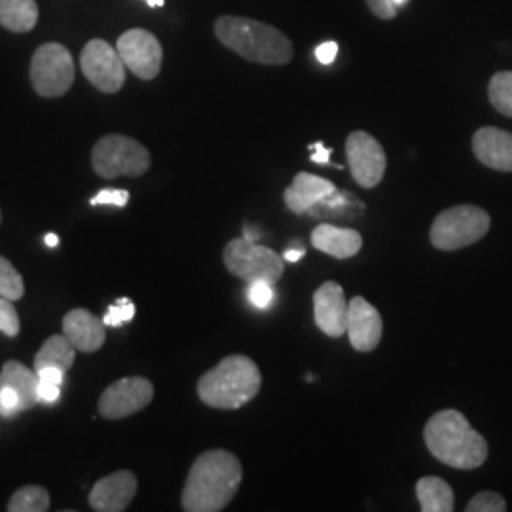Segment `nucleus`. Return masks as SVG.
<instances>
[{
	"label": "nucleus",
	"instance_id": "nucleus-13",
	"mask_svg": "<svg viewBox=\"0 0 512 512\" xmlns=\"http://www.w3.org/2000/svg\"><path fill=\"white\" fill-rule=\"evenodd\" d=\"M313 313L315 325L330 338H340L348 332L349 304L336 281H327L315 291Z\"/></svg>",
	"mask_w": 512,
	"mask_h": 512
},
{
	"label": "nucleus",
	"instance_id": "nucleus-16",
	"mask_svg": "<svg viewBox=\"0 0 512 512\" xmlns=\"http://www.w3.org/2000/svg\"><path fill=\"white\" fill-rule=\"evenodd\" d=\"M476 160L494 171L512 173V133L505 129L480 128L473 135Z\"/></svg>",
	"mask_w": 512,
	"mask_h": 512
},
{
	"label": "nucleus",
	"instance_id": "nucleus-23",
	"mask_svg": "<svg viewBox=\"0 0 512 512\" xmlns=\"http://www.w3.org/2000/svg\"><path fill=\"white\" fill-rule=\"evenodd\" d=\"M74 351L76 348L69 342V338L65 334L50 336L42 344V348L38 349L37 357H35V370L54 366V368L67 372L74 365V359H76Z\"/></svg>",
	"mask_w": 512,
	"mask_h": 512
},
{
	"label": "nucleus",
	"instance_id": "nucleus-25",
	"mask_svg": "<svg viewBox=\"0 0 512 512\" xmlns=\"http://www.w3.org/2000/svg\"><path fill=\"white\" fill-rule=\"evenodd\" d=\"M488 97L497 112L512 118V71H501L492 76Z\"/></svg>",
	"mask_w": 512,
	"mask_h": 512
},
{
	"label": "nucleus",
	"instance_id": "nucleus-9",
	"mask_svg": "<svg viewBox=\"0 0 512 512\" xmlns=\"http://www.w3.org/2000/svg\"><path fill=\"white\" fill-rule=\"evenodd\" d=\"M80 67L99 92H120L126 84V65L107 40H90L80 54Z\"/></svg>",
	"mask_w": 512,
	"mask_h": 512
},
{
	"label": "nucleus",
	"instance_id": "nucleus-22",
	"mask_svg": "<svg viewBox=\"0 0 512 512\" xmlns=\"http://www.w3.org/2000/svg\"><path fill=\"white\" fill-rule=\"evenodd\" d=\"M37 23V0H0V25L8 31L29 33Z\"/></svg>",
	"mask_w": 512,
	"mask_h": 512
},
{
	"label": "nucleus",
	"instance_id": "nucleus-31",
	"mask_svg": "<svg viewBox=\"0 0 512 512\" xmlns=\"http://www.w3.org/2000/svg\"><path fill=\"white\" fill-rule=\"evenodd\" d=\"M19 412H23V408H21L18 393L10 387H0V416L12 418Z\"/></svg>",
	"mask_w": 512,
	"mask_h": 512
},
{
	"label": "nucleus",
	"instance_id": "nucleus-37",
	"mask_svg": "<svg viewBox=\"0 0 512 512\" xmlns=\"http://www.w3.org/2000/svg\"><path fill=\"white\" fill-rule=\"evenodd\" d=\"M310 150L313 152V154H311V162H313V164H329L330 154H332L330 148L325 147L323 143H313V145H310Z\"/></svg>",
	"mask_w": 512,
	"mask_h": 512
},
{
	"label": "nucleus",
	"instance_id": "nucleus-2",
	"mask_svg": "<svg viewBox=\"0 0 512 512\" xmlns=\"http://www.w3.org/2000/svg\"><path fill=\"white\" fill-rule=\"evenodd\" d=\"M427 450L448 467L473 471L488 459L486 439L458 410H440L423 429Z\"/></svg>",
	"mask_w": 512,
	"mask_h": 512
},
{
	"label": "nucleus",
	"instance_id": "nucleus-18",
	"mask_svg": "<svg viewBox=\"0 0 512 512\" xmlns=\"http://www.w3.org/2000/svg\"><path fill=\"white\" fill-rule=\"evenodd\" d=\"M336 192H338L336 186L327 179L302 171L294 177L291 186L285 190L283 200L287 209L293 211L294 215H304V213H310L315 205L334 196Z\"/></svg>",
	"mask_w": 512,
	"mask_h": 512
},
{
	"label": "nucleus",
	"instance_id": "nucleus-24",
	"mask_svg": "<svg viewBox=\"0 0 512 512\" xmlns=\"http://www.w3.org/2000/svg\"><path fill=\"white\" fill-rule=\"evenodd\" d=\"M50 509V494L42 486H23L8 501L10 512H46Z\"/></svg>",
	"mask_w": 512,
	"mask_h": 512
},
{
	"label": "nucleus",
	"instance_id": "nucleus-27",
	"mask_svg": "<svg viewBox=\"0 0 512 512\" xmlns=\"http://www.w3.org/2000/svg\"><path fill=\"white\" fill-rule=\"evenodd\" d=\"M247 298L256 310H268L274 304V285L268 281H251L247 287Z\"/></svg>",
	"mask_w": 512,
	"mask_h": 512
},
{
	"label": "nucleus",
	"instance_id": "nucleus-32",
	"mask_svg": "<svg viewBox=\"0 0 512 512\" xmlns=\"http://www.w3.org/2000/svg\"><path fill=\"white\" fill-rule=\"evenodd\" d=\"M128 202V190H101L90 200L92 205H114V207H126Z\"/></svg>",
	"mask_w": 512,
	"mask_h": 512
},
{
	"label": "nucleus",
	"instance_id": "nucleus-28",
	"mask_svg": "<svg viewBox=\"0 0 512 512\" xmlns=\"http://www.w3.org/2000/svg\"><path fill=\"white\" fill-rule=\"evenodd\" d=\"M467 512H505L507 511V501L495 492H480L476 494L469 505L465 507Z\"/></svg>",
	"mask_w": 512,
	"mask_h": 512
},
{
	"label": "nucleus",
	"instance_id": "nucleus-29",
	"mask_svg": "<svg viewBox=\"0 0 512 512\" xmlns=\"http://www.w3.org/2000/svg\"><path fill=\"white\" fill-rule=\"evenodd\" d=\"M21 330L19 315L12 300L0 296V332L8 338H16Z\"/></svg>",
	"mask_w": 512,
	"mask_h": 512
},
{
	"label": "nucleus",
	"instance_id": "nucleus-36",
	"mask_svg": "<svg viewBox=\"0 0 512 512\" xmlns=\"http://www.w3.org/2000/svg\"><path fill=\"white\" fill-rule=\"evenodd\" d=\"M38 380L40 382H48V384L61 385L65 380V372L54 368V366H46V368H40L37 370Z\"/></svg>",
	"mask_w": 512,
	"mask_h": 512
},
{
	"label": "nucleus",
	"instance_id": "nucleus-5",
	"mask_svg": "<svg viewBox=\"0 0 512 512\" xmlns=\"http://www.w3.org/2000/svg\"><path fill=\"white\" fill-rule=\"evenodd\" d=\"M490 215L476 205H456L437 215L431 226V243L439 251H458L486 238Z\"/></svg>",
	"mask_w": 512,
	"mask_h": 512
},
{
	"label": "nucleus",
	"instance_id": "nucleus-39",
	"mask_svg": "<svg viewBox=\"0 0 512 512\" xmlns=\"http://www.w3.org/2000/svg\"><path fill=\"white\" fill-rule=\"evenodd\" d=\"M44 241H46V245H48V247H57V245H59V236H55V234H48V236L44 238Z\"/></svg>",
	"mask_w": 512,
	"mask_h": 512
},
{
	"label": "nucleus",
	"instance_id": "nucleus-21",
	"mask_svg": "<svg viewBox=\"0 0 512 512\" xmlns=\"http://www.w3.org/2000/svg\"><path fill=\"white\" fill-rule=\"evenodd\" d=\"M416 495L423 512L454 511V490L439 476H423L416 484Z\"/></svg>",
	"mask_w": 512,
	"mask_h": 512
},
{
	"label": "nucleus",
	"instance_id": "nucleus-17",
	"mask_svg": "<svg viewBox=\"0 0 512 512\" xmlns=\"http://www.w3.org/2000/svg\"><path fill=\"white\" fill-rule=\"evenodd\" d=\"M107 325L103 319L95 317L93 313L82 308L69 311L63 317V334L69 338L76 351L93 353L103 348L107 340Z\"/></svg>",
	"mask_w": 512,
	"mask_h": 512
},
{
	"label": "nucleus",
	"instance_id": "nucleus-40",
	"mask_svg": "<svg viewBox=\"0 0 512 512\" xmlns=\"http://www.w3.org/2000/svg\"><path fill=\"white\" fill-rule=\"evenodd\" d=\"M147 4L150 8H162L165 4V0H147Z\"/></svg>",
	"mask_w": 512,
	"mask_h": 512
},
{
	"label": "nucleus",
	"instance_id": "nucleus-3",
	"mask_svg": "<svg viewBox=\"0 0 512 512\" xmlns=\"http://www.w3.org/2000/svg\"><path fill=\"white\" fill-rule=\"evenodd\" d=\"M215 37L228 50L260 65H287L293 59L291 40L274 25L256 19L222 16L215 21Z\"/></svg>",
	"mask_w": 512,
	"mask_h": 512
},
{
	"label": "nucleus",
	"instance_id": "nucleus-20",
	"mask_svg": "<svg viewBox=\"0 0 512 512\" xmlns=\"http://www.w3.org/2000/svg\"><path fill=\"white\" fill-rule=\"evenodd\" d=\"M38 374L19 361H6L0 370V387H10L18 393L21 408L29 410L38 403Z\"/></svg>",
	"mask_w": 512,
	"mask_h": 512
},
{
	"label": "nucleus",
	"instance_id": "nucleus-41",
	"mask_svg": "<svg viewBox=\"0 0 512 512\" xmlns=\"http://www.w3.org/2000/svg\"><path fill=\"white\" fill-rule=\"evenodd\" d=\"M408 0H393V4L397 6V8H401V6H404Z\"/></svg>",
	"mask_w": 512,
	"mask_h": 512
},
{
	"label": "nucleus",
	"instance_id": "nucleus-11",
	"mask_svg": "<svg viewBox=\"0 0 512 512\" xmlns=\"http://www.w3.org/2000/svg\"><path fill=\"white\" fill-rule=\"evenodd\" d=\"M116 50L126 69L141 80H154L162 71L164 50L160 40L145 29H129L118 38Z\"/></svg>",
	"mask_w": 512,
	"mask_h": 512
},
{
	"label": "nucleus",
	"instance_id": "nucleus-38",
	"mask_svg": "<svg viewBox=\"0 0 512 512\" xmlns=\"http://www.w3.org/2000/svg\"><path fill=\"white\" fill-rule=\"evenodd\" d=\"M306 255L302 249H289L287 253H285V256H283V260L285 262H291V264H296L302 256Z\"/></svg>",
	"mask_w": 512,
	"mask_h": 512
},
{
	"label": "nucleus",
	"instance_id": "nucleus-6",
	"mask_svg": "<svg viewBox=\"0 0 512 512\" xmlns=\"http://www.w3.org/2000/svg\"><path fill=\"white\" fill-rule=\"evenodd\" d=\"M150 162L147 147L126 135H105L93 147V171L107 181L118 177H141L150 169Z\"/></svg>",
	"mask_w": 512,
	"mask_h": 512
},
{
	"label": "nucleus",
	"instance_id": "nucleus-12",
	"mask_svg": "<svg viewBox=\"0 0 512 512\" xmlns=\"http://www.w3.org/2000/svg\"><path fill=\"white\" fill-rule=\"evenodd\" d=\"M154 399V385L147 378L133 376L110 384L99 399V414L105 420H122L147 408Z\"/></svg>",
	"mask_w": 512,
	"mask_h": 512
},
{
	"label": "nucleus",
	"instance_id": "nucleus-1",
	"mask_svg": "<svg viewBox=\"0 0 512 512\" xmlns=\"http://www.w3.org/2000/svg\"><path fill=\"white\" fill-rule=\"evenodd\" d=\"M243 467L228 450H209L194 461L183 490L186 512L224 511L238 494Z\"/></svg>",
	"mask_w": 512,
	"mask_h": 512
},
{
	"label": "nucleus",
	"instance_id": "nucleus-35",
	"mask_svg": "<svg viewBox=\"0 0 512 512\" xmlns=\"http://www.w3.org/2000/svg\"><path fill=\"white\" fill-rule=\"evenodd\" d=\"M336 55H338V44L334 40L323 42L315 48V57L321 65H330L336 59Z\"/></svg>",
	"mask_w": 512,
	"mask_h": 512
},
{
	"label": "nucleus",
	"instance_id": "nucleus-4",
	"mask_svg": "<svg viewBox=\"0 0 512 512\" xmlns=\"http://www.w3.org/2000/svg\"><path fill=\"white\" fill-rule=\"evenodd\" d=\"M260 387L262 374L255 361L245 355H230L203 374L198 395L211 408L238 410L255 399Z\"/></svg>",
	"mask_w": 512,
	"mask_h": 512
},
{
	"label": "nucleus",
	"instance_id": "nucleus-42",
	"mask_svg": "<svg viewBox=\"0 0 512 512\" xmlns=\"http://www.w3.org/2000/svg\"><path fill=\"white\" fill-rule=\"evenodd\" d=\"M0 220H2V217H0Z\"/></svg>",
	"mask_w": 512,
	"mask_h": 512
},
{
	"label": "nucleus",
	"instance_id": "nucleus-19",
	"mask_svg": "<svg viewBox=\"0 0 512 512\" xmlns=\"http://www.w3.org/2000/svg\"><path fill=\"white\" fill-rule=\"evenodd\" d=\"M311 245L338 260H348L363 249V236L351 228H338L332 224H319L311 232Z\"/></svg>",
	"mask_w": 512,
	"mask_h": 512
},
{
	"label": "nucleus",
	"instance_id": "nucleus-33",
	"mask_svg": "<svg viewBox=\"0 0 512 512\" xmlns=\"http://www.w3.org/2000/svg\"><path fill=\"white\" fill-rule=\"evenodd\" d=\"M366 4H368L370 12H372L376 18L384 19V21L395 18V16H397V10H399V8L393 4V0H366Z\"/></svg>",
	"mask_w": 512,
	"mask_h": 512
},
{
	"label": "nucleus",
	"instance_id": "nucleus-15",
	"mask_svg": "<svg viewBox=\"0 0 512 512\" xmlns=\"http://www.w3.org/2000/svg\"><path fill=\"white\" fill-rule=\"evenodd\" d=\"M137 476L116 471L101 478L90 492V507L97 512H124L137 494Z\"/></svg>",
	"mask_w": 512,
	"mask_h": 512
},
{
	"label": "nucleus",
	"instance_id": "nucleus-10",
	"mask_svg": "<svg viewBox=\"0 0 512 512\" xmlns=\"http://www.w3.org/2000/svg\"><path fill=\"white\" fill-rule=\"evenodd\" d=\"M346 156L351 177L359 186L370 190L384 181L387 156L370 133L353 131L346 141Z\"/></svg>",
	"mask_w": 512,
	"mask_h": 512
},
{
	"label": "nucleus",
	"instance_id": "nucleus-30",
	"mask_svg": "<svg viewBox=\"0 0 512 512\" xmlns=\"http://www.w3.org/2000/svg\"><path fill=\"white\" fill-rule=\"evenodd\" d=\"M135 317V304L129 302L128 298H120L114 306H110L109 311L103 317V323L107 327H120L126 325Z\"/></svg>",
	"mask_w": 512,
	"mask_h": 512
},
{
	"label": "nucleus",
	"instance_id": "nucleus-26",
	"mask_svg": "<svg viewBox=\"0 0 512 512\" xmlns=\"http://www.w3.org/2000/svg\"><path fill=\"white\" fill-rule=\"evenodd\" d=\"M23 293H25L23 277L12 266V262L0 256V296L16 302L19 298H23Z\"/></svg>",
	"mask_w": 512,
	"mask_h": 512
},
{
	"label": "nucleus",
	"instance_id": "nucleus-14",
	"mask_svg": "<svg viewBox=\"0 0 512 512\" xmlns=\"http://www.w3.org/2000/svg\"><path fill=\"white\" fill-rule=\"evenodd\" d=\"M348 334L353 349L361 353H368L378 348L382 340V334H384L382 315L363 296H355L349 302Z\"/></svg>",
	"mask_w": 512,
	"mask_h": 512
},
{
	"label": "nucleus",
	"instance_id": "nucleus-7",
	"mask_svg": "<svg viewBox=\"0 0 512 512\" xmlns=\"http://www.w3.org/2000/svg\"><path fill=\"white\" fill-rule=\"evenodd\" d=\"M224 266L232 275L251 283V281H268L275 285L285 272L283 258L256 241L245 238L232 239L224 247Z\"/></svg>",
	"mask_w": 512,
	"mask_h": 512
},
{
	"label": "nucleus",
	"instance_id": "nucleus-8",
	"mask_svg": "<svg viewBox=\"0 0 512 512\" xmlns=\"http://www.w3.org/2000/svg\"><path fill=\"white\" fill-rule=\"evenodd\" d=\"M31 84L40 97L54 99L71 90L74 61L71 52L57 42L42 44L31 59Z\"/></svg>",
	"mask_w": 512,
	"mask_h": 512
},
{
	"label": "nucleus",
	"instance_id": "nucleus-34",
	"mask_svg": "<svg viewBox=\"0 0 512 512\" xmlns=\"http://www.w3.org/2000/svg\"><path fill=\"white\" fill-rule=\"evenodd\" d=\"M61 397V385L38 382V403L54 404Z\"/></svg>",
	"mask_w": 512,
	"mask_h": 512
}]
</instances>
